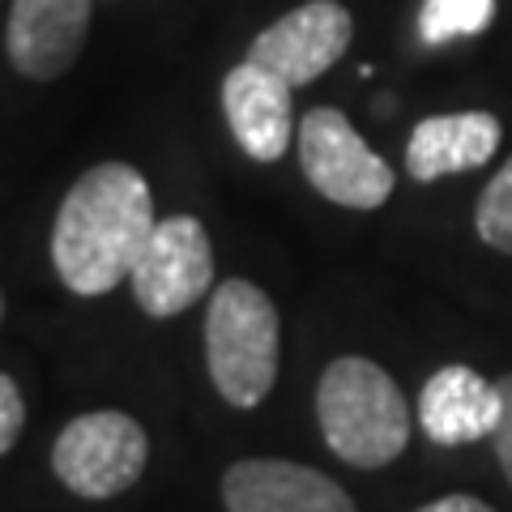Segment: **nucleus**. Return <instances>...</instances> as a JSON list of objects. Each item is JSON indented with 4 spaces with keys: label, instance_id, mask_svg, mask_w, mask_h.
Here are the masks:
<instances>
[{
    "label": "nucleus",
    "instance_id": "4468645a",
    "mask_svg": "<svg viewBox=\"0 0 512 512\" xmlns=\"http://www.w3.org/2000/svg\"><path fill=\"white\" fill-rule=\"evenodd\" d=\"M474 227H478L483 244L512 256V158L491 175V184L483 188V197H478Z\"/></svg>",
    "mask_w": 512,
    "mask_h": 512
},
{
    "label": "nucleus",
    "instance_id": "2eb2a0df",
    "mask_svg": "<svg viewBox=\"0 0 512 512\" xmlns=\"http://www.w3.org/2000/svg\"><path fill=\"white\" fill-rule=\"evenodd\" d=\"M22 423H26V402L18 393V380L0 376V453H9V448L18 444Z\"/></svg>",
    "mask_w": 512,
    "mask_h": 512
},
{
    "label": "nucleus",
    "instance_id": "6e6552de",
    "mask_svg": "<svg viewBox=\"0 0 512 512\" xmlns=\"http://www.w3.org/2000/svg\"><path fill=\"white\" fill-rule=\"evenodd\" d=\"M90 35V0H13L5 26L9 64L30 82H56Z\"/></svg>",
    "mask_w": 512,
    "mask_h": 512
},
{
    "label": "nucleus",
    "instance_id": "7ed1b4c3",
    "mask_svg": "<svg viewBox=\"0 0 512 512\" xmlns=\"http://www.w3.org/2000/svg\"><path fill=\"white\" fill-rule=\"evenodd\" d=\"M205 359L222 402L235 410H256L278 384L282 320L256 282L227 278L210 299L205 316Z\"/></svg>",
    "mask_w": 512,
    "mask_h": 512
},
{
    "label": "nucleus",
    "instance_id": "dca6fc26",
    "mask_svg": "<svg viewBox=\"0 0 512 512\" xmlns=\"http://www.w3.org/2000/svg\"><path fill=\"white\" fill-rule=\"evenodd\" d=\"M500 402H504V414H500V427H495V457H500V466L512 483V372L500 380Z\"/></svg>",
    "mask_w": 512,
    "mask_h": 512
},
{
    "label": "nucleus",
    "instance_id": "f257e3e1",
    "mask_svg": "<svg viewBox=\"0 0 512 512\" xmlns=\"http://www.w3.org/2000/svg\"><path fill=\"white\" fill-rule=\"evenodd\" d=\"M154 197L128 163H99L69 188L52 227V265L73 295L116 291L154 235Z\"/></svg>",
    "mask_w": 512,
    "mask_h": 512
},
{
    "label": "nucleus",
    "instance_id": "f03ea898",
    "mask_svg": "<svg viewBox=\"0 0 512 512\" xmlns=\"http://www.w3.org/2000/svg\"><path fill=\"white\" fill-rule=\"evenodd\" d=\"M320 436L355 470L393 466L410 444V410L402 389L380 363L342 355L325 367L316 384Z\"/></svg>",
    "mask_w": 512,
    "mask_h": 512
},
{
    "label": "nucleus",
    "instance_id": "20e7f679",
    "mask_svg": "<svg viewBox=\"0 0 512 512\" xmlns=\"http://www.w3.org/2000/svg\"><path fill=\"white\" fill-rule=\"evenodd\" d=\"M150 440L133 414L94 410L73 419L52 444V470L82 500H111L146 474Z\"/></svg>",
    "mask_w": 512,
    "mask_h": 512
},
{
    "label": "nucleus",
    "instance_id": "1a4fd4ad",
    "mask_svg": "<svg viewBox=\"0 0 512 512\" xmlns=\"http://www.w3.org/2000/svg\"><path fill=\"white\" fill-rule=\"evenodd\" d=\"M222 504L227 512H355V500L299 461L248 457L222 474Z\"/></svg>",
    "mask_w": 512,
    "mask_h": 512
},
{
    "label": "nucleus",
    "instance_id": "ddd939ff",
    "mask_svg": "<svg viewBox=\"0 0 512 512\" xmlns=\"http://www.w3.org/2000/svg\"><path fill=\"white\" fill-rule=\"evenodd\" d=\"M495 18V0H423L419 35L427 43H448L461 35H483Z\"/></svg>",
    "mask_w": 512,
    "mask_h": 512
},
{
    "label": "nucleus",
    "instance_id": "39448f33",
    "mask_svg": "<svg viewBox=\"0 0 512 512\" xmlns=\"http://www.w3.org/2000/svg\"><path fill=\"white\" fill-rule=\"evenodd\" d=\"M299 163L320 197L346 210H380L393 197V167L338 107H312L299 120Z\"/></svg>",
    "mask_w": 512,
    "mask_h": 512
},
{
    "label": "nucleus",
    "instance_id": "f3484780",
    "mask_svg": "<svg viewBox=\"0 0 512 512\" xmlns=\"http://www.w3.org/2000/svg\"><path fill=\"white\" fill-rule=\"evenodd\" d=\"M419 512H495L491 504H483L478 495H444V500H431Z\"/></svg>",
    "mask_w": 512,
    "mask_h": 512
},
{
    "label": "nucleus",
    "instance_id": "9d476101",
    "mask_svg": "<svg viewBox=\"0 0 512 512\" xmlns=\"http://www.w3.org/2000/svg\"><path fill=\"white\" fill-rule=\"evenodd\" d=\"M291 82L278 73L261 69V64L244 60L239 69L227 73L222 82V111L235 141L244 146L256 163H278L291 146V124H295V103H291Z\"/></svg>",
    "mask_w": 512,
    "mask_h": 512
},
{
    "label": "nucleus",
    "instance_id": "0eeeda50",
    "mask_svg": "<svg viewBox=\"0 0 512 512\" xmlns=\"http://www.w3.org/2000/svg\"><path fill=\"white\" fill-rule=\"evenodd\" d=\"M355 18L338 0H308L252 39L248 60L278 73L291 86H308L346 56Z\"/></svg>",
    "mask_w": 512,
    "mask_h": 512
},
{
    "label": "nucleus",
    "instance_id": "f8f14e48",
    "mask_svg": "<svg viewBox=\"0 0 512 512\" xmlns=\"http://www.w3.org/2000/svg\"><path fill=\"white\" fill-rule=\"evenodd\" d=\"M500 120L491 111H453V116H431L406 141V171L419 184L444 180L457 171H474L491 163L500 150Z\"/></svg>",
    "mask_w": 512,
    "mask_h": 512
},
{
    "label": "nucleus",
    "instance_id": "423d86ee",
    "mask_svg": "<svg viewBox=\"0 0 512 512\" xmlns=\"http://www.w3.org/2000/svg\"><path fill=\"white\" fill-rule=\"evenodd\" d=\"M128 282H133V295L146 316L167 320V316L188 312L214 282L210 231L192 214L158 218V227Z\"/></svg>",
    "mask_w": 512,
    "mask_h": 512
},
{
    "label": "nucleus",
    "instance_id": "9b49d317",
    "mask_svg": "<svg viewBox=\"0 0 512 512\" xmlns=\"http://www.w3.org/2000/svg\"><path fill=\"white\" fill-rule=\"evenodd\" d=\"M500 384H491L474 372V367H440L436 376H427L419 393V423L431 444L457 448L495 436L500 427Z\"/></svg>",
    "mask_w": 512,
    "mask_h": 512
}]
</instances>
